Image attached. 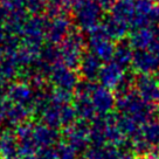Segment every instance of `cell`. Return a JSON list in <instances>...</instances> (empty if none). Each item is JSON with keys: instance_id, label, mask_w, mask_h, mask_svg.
<instances>
[{"instance_id": "obj_33", "label": "cell", "mask_w": 159, "mask_h": 159, "mask_svg": "<svg viewBox=\"0 0 159 159\" xmlns=\"http://www.w3.org/2000/svg\"><path fill=\"white\" fill-rule=\"evenodd\" d=\"M157 112H158V115H159V103H158V105H157Z\"/></svg>"}, {"instance_id": "obj_34", "label": "cell", "mask_w": 159, "mask_h": 159, "mask_svg": "<svg viewBox=\"0 0 159 159\" xmlns=\"http://www.w3.org/2000/svg\"><path fill=\"white\" fill-rule=\"evenodd\" d=\"M7 159H18V157H15V158H7Z\"/></svg>"}, {"instance_id": "obj_1", "label": "cell", "mask_w": 159, "mask_h": 159, "mask_svg": "<svg viewBox=\"0 0 159 159\" xmlns=\"http://www.w3.org/2000/svg\"><path fill=\"white\" fill-rule=\"evenodd\" d=\"M116 109L119 114L131 117L140 126L152 120L154 114L157 112V107L144 102L136 90L116 97Z\"/></svg>"}, {"instance_id": "obj_14", "label": "cell", "mask_w": 159, "mask_h": 159, "mask_svg": "<svg viewBox=\"0 0 159 159\" xmlns=\"http://www.w3.org/2000/svg\"><path fill=\"white\" fill-rule=\"evenodd\" d=\"M156 40H157V33L153 27L149 26V27L132 30L128 41L134 50H143L150 49Z\"/></svg>"}, {"instance_id": "obj_25", "label": "cell", "mask_w": 159, "mask_h": 159, "mask_svg": "<svg viewBox=\"0 0 159 159\" xmlns=\"http://www.w3.org/2000/svg\"><path fill=\"white\" fill-rule=\"evenodd\" d=\"M38 157H39V159H57L56 148L50 146V148L40 149L38 151Z\"/></svg>"}, {"instance_id": "obj_3", "label": "cell", "mask_w": 159, "mask_h": 159, "mask_svg": "<svg viewBox=\"0 0 159 159\" xmlns=\"http://www.w3.org/2000/svg\"><path fill=\"white\" fill-rule=\"evenodd\" d=\"M75 26L81 32L90 33L102 22V8L94 0H81L74 6Z\"/></svg>"}, {"instance_id": "obj_9", "label": "cell", "mask_w": 159, "mask_h": 159, "mask_svg": "<svg viewBox=\"0 0 159 159\" xmlns=\"http://www.w3.org/2000/svg\"><path fill=\"white\" fill-rule=\"evenodd\" d=\"M47 25H48V16L34 15L33 18L27 20L22 30L25 34V42L42 46L43 40H46Z\"/></svg>"}, {"instance_id": "obj_27", "label": "cell", "mask_w": 159, "mask_h": 159, "mask_svg": "<svg viewBox=\"0 0 159 159\" xmlns=\"http://www.w3.org/2000/svg\"><path fill=\"white\" fill-rule=\"evenodd\" d=\"M102 10H111L118 0H94Z\"/></svg>"}, {"instance_id": "obj_10", "label": "cell", "mask_w": 159, "mask_h": 159, "mask_svg": "<svg viewBox=\"0 0 159 159\" xmlns=\"http://www.w3.org/2000/svg\"><path fill=\"white\" fill-rule=\"evenodd\" d=\"M159 68V59L149 49L134 50L131 69L137 75H152Z\"/></svg>"}, {"instance_id": "obj_18", "label": "cell", "mask_w": 159, "mask_h": 159, "mask_svg": "<svg viewBox=\"0 0 159 159\" xmlns=\"http://www.w3.org/2000/svg\"><path fill=\"white\" fill-rule=\"evenodd\" d=\"M73 105L79 119L91 123L97 117V112L95 110L91 97L89 95H74Z\"/></svg>"}, {"instance_id": "obj_29", "label": "cell", "mask_w": 159, "mask_h": 159, "mask_svg": "<svg viewBox=\"0 0 159 159\" xmlns=\"http://www.w3.org/2000/svg\"><path fill=\"white\" fill-rule=\"evenodd\" d=\"M148 159H159V146L158 148H156V149L150 153L149 158Z\"/></svg>"}, {"instance_id": "obj_19", "label": "cell", "mask_w": 159, "mask_h": 159, "mask_svg": "<svg viewBox=\"0 0 159 159\" xmlns=\"http://www.w3.org/2000/svg\"><path fill=\"white\" fill-rule=\"evenodd\" d=\"M63 105H57L52 103L49 99L43 109L40 111V117L42 124L49 126L52 129H62V120H61V111Z\"/></svg>"}, {"instance_id": "obj_36", "label": "cell", "mask_w": 159, "mask_h": 159, "mask_svg": "<svg viewBox=\"0 0 159 159\" xmlns=\"http://www.w3.org/2000/svg\"><path fill=\"white\" fill-rule=\"evenodd\" d=\"M143 159H145V158H143Z\"/></svg>"}, {"instance_id": "obj_11", "label": "cell", "mask_w": 159, "mask_h": 159, "mask_svg": "<svg viewBox=\"0 0 159 159\" xmlns=\"http://www.w3.org/2000/svg\"><path fill=\"white\" fill-rule=\"evenodd\" d=\"M97 116H105L111 114L116 108V96L114 91L104 88L103 85L96 84L90 95Z\"/></svg>"}, {"instance_id": "obj_16", "label": "cell", "mask_w": 159, "mask_h": 159, "mask_svg": "<svg viewBox=\"0 0 159 159\" xmlns=\"http://www.w3.org/2000/svg\"><path fill=\"white\" fill-rule=\"evenodd\" d=\"M101 27L103 28L104 33L109 36L110 39L112 41H117V42L120 40H124V38L129 33L130 30L129 26L120 22L119 20L114 18L111 14L103 18L102 22H101Z\"/></svg>"}, {"instance_id": "obj_28", "label": "cell", "mask_w": 159, "mask_h": 159, "mask_svg": "<svg viewBox=\"0 0 159 159\" xmlns=\"http://www.w3.org/2000/svg\"><path fill=\"white\" fill-rule=\"evenodd\" d=\"M149 50H151L157 57L159 59V38H157V40L153 42V45L151 46V48Z\"/></svg>"}, {"instance_id": "obj_30", "label": "cell", "mask_w": 159, "mask_h": 159, "mask_svg": "<svg viewBox=\"0 0 159 159\" xmlns=\"http://www.w3.org/2000/svg\"><path fill=\"white\" fill-rule=\"evenodd\" d=\"M22 159H39L38 157V153L34 154V156H30V157H26V158H22Z\"/></svg>"}, {"instance_id": "obj_24", "label": "cell", "mask_w": 159, "mask_h": 159, "mask_svg": "<svg viewBox=\"0 0 159 159\" xmlns=\"http://www.w3.org/2000/svg\"><path fill=\"white\" fill-rule=\"evenodd\" d=\"M49 0H25V6L27 11L33 15H41L46 13Z\"/></svg>"}, {"instance_id": "obj_13", "label": "cell", "mask_w": 159, "mask_h": 159, "mask_svg": "<svg viewBox=\"0 0 159 159\" xmlns=\"http://www.w3.org/2000/svg\"><path fill=\"white\" fill-rule=\"evenodd\" d=\"M102 67H103L102 61L89 50V52H85L83 55L77 71L82 80L95 82L96 80H98V75Z\"/></svg>"}, {"instance_id": "obj_4", "label": "cell", "mask_w": 159, "mask_h": 159, "mask_svg": "<svg viewBox=\"0 0 159 159\" xmlns=\"http://www.w3.org/2000/svg\"><path fill=\"white\" fill-rule=\"evenodd\" d=\"M88 34H89L88 47H89L90 52L94 53L102 62L107 63V62L112 61L116 45L114 43V41L105 34L101 25Z\"/></svg>"}, {"instance_id": "obj_22", "label": "cell", "mask_w": 159, "mask_h": 159, "mask_svg": "<svg viewBox=\"0 0 159 159\" xmlns=\"http://www.w3.org/2000/svg\"><path fill=\"white\" fill-rule=\"evenodd\" d=\"M136 137H139L149 145L151 149H156L159 146V122L158 120H150L146 124L142 125L139 132Z\"/></svg>"}, {"instance_id": "obj_31", "label": "cell", "mask_w": 159, "mask_h": 159, "mask_svg": "<svg viewBox=\"0 0 159 159\" xmlns=\"http://www.w3.org/2000/svg\"><path fill=\"white\" fill-rule=\"evenodd\" d=\"M69 1H70V4L73 5V8H74V6L76 5V4L79 2V1H81V0H69Z\"/></svg>"}, {"instance_id": "obj_32", "label": "cell", "mask_w": 159, "mask_h": 159, "mask_svg": "<svg viewBox=\"0 0 159 159\" xmlns=\"http://www.w3.org/2000/svg\"><path fill=\"white\" fill-rule=\"evenodd\" d=\"M156 79L158 80V82H159V68H158V70L156 71Z\"/></svg>"}, {"instance_id": "obj_5", "label": "cell", "mask_w": 159, "mask_h": 159, "mask_svg": "<svg viewBox=\"0 0 159 159\" xmlns=\"http://www.w3.org/2000/svg\"><path fill=\"white\" fill-rule=\"evenodd\" d=\"M48 81L50 82V84L54 85V88L74 93L79 82L81 81V76L77 70L70 69L65 65H57L52 69Z\"/></svg>"}, {"instance_id": "obj_7", "label": "cell", "mask_w": 159, "mask_h": 159, "mask_svg": "<svg viewBox=\"0 0 159 159\" xmlns=\"http://www.w3.org/2000/svg\"><path fill=\"white\" fill-rule=\"evenodd\" d=\"M73 22L67 15H60L56 18H48V25L46 30V41L50 45L59 46L73 30Z\"/></svg>"}, {"instance_id": "obj_17", "label": "cell", "mask_w": 159, "mask_h": 159, "mask_svg": "<svg viewBox=\"0 0 159 159\" xmlns=\"http://www.w3.org/2000/svg\"><path fill=\"white\" fill-rule=\"evenodd\" d=\"M110 14L119 20L120 22L132 28L136 10H134V0H118L114 7L110 10Z\"/></svg>"}, {"instance_id": "obj_15", "label": "cell", "mask_w": 159, "mask_h": 159, "mask_svg": "<svg viewBox=\"0 0 159 159\" xmlns=\"http://www.w3.org/2000/svg\"><path fill=\"white\" fill-rule=\"evenodd\" d=\"M32 137L34 139L36 146L40 149L43 148H50L54 146L57 143V139L60 138L59 130L52 129L45 124L33 125L32 130Z\"/></svg>"}, {"instance_id": "obj_2", "label": "cell", "mask_w": 159, "mask_h": 159, "mask_svg": "<svg viewBox=\"0 0 159 159\" xmlns=\"http://www.w3.org/2000/svg\"><path fill=\"white\" fill-rule=\"evenodd\" d=\"M62 65L70 69L77 70L85 50V41L81 30L75 26L59 46Z\"/></svg>"}, {"instance_id": "obj_20", "label": "cell", "mask_w": 159, "mask_h": 159, "mask_svg": "<svg viewBox=\"0 0 159 159\" xmlns=\"http://www.w3.org/2000/svg\"><path fill=\"white\" fill-rule=\"evenodd\" d=\"M119 148L114 145H91L85 150L84 159H118Z\"/></svg>"}, {"instance_id": "obj_26", "label": "cell", "mask_w": 159, "mask_h": 159, "mask_svg": "<svg viewBox=\"0 0 159 159\" xmlns=\"http://www.w3.org/2000/svg\"><path fill=\"white\" fill-rule=\"evenodd\" d=\"M150 26L153 27L154 25H159V4H156L149 15Z\"/></svg>"}, {"instance_id": "obj_21", "label": "cell", "mask_w": 159, "mask_h": 159, "mask_svg": "<svg viewBox=\"0 0 159 159\" xmlns=\"http://www.w3.org/2000/svg\"><path fill=\"white\" fill-rule=\"evenodd\" d=\"M134 49L131 47L129 41L126 40H120L117 42L115 47L114 59L112 61L116 62L118 66H120L123 69H126L129 66H131L132 57H134Z\"/></svg>"}, {"instance_id": "obj_23", "label": "cell", "mask_w": 159, "mask_h": 159, "mask_svg": "<svg viewBox=\"0 0 159 159\" xmlns=\"http://www.w3.org/2000/svg\"><path fill=\"white\" fill-rule=\"evenodd\" d=\"M56 152H57V159H80L79 158V151L71 146L67 142H61L57 143Z\"/></svg>"}, {"instance_id": "obj_8", "label": "cell", "mask_w": 159, "mask_h": 159, "mask_svg": "<svg viewBox=\"0 0 159 159\" xmlns=\"http://www.w3.org/2000/svg\"><path fill=\"white\" fill-rule=\"evenodd\" d=\"M134 90L146 103L152 105L159 103V82L153 75L136 74Z\"/></svg>"}, {"instance_id": "obj_6", "label": "cell", "mask_w": 159, "mask_h": 159, "mask_svg": "<svg viewBox=\"0 0 159 159\" xmlns=\"http://www.w3.org/2000/svg\"><path fill=\"white\" fill-rule=\"evenodd\" d=\"M66 142L74 146L77 151L87 150L90 144V124L82 119H77L73 125L65 129Z\"/></svg>"}, {"instance_id": "obj_12", "label": "cell", "mask_w": 159, "mask_h": 159, "mask_svg": "<svg viewBox=\"0 0 159 159\" xmlns=\"http://www.w3.org/2000/svg\"><path fill=\"white\" fill-rule=\"evenodd\" d=\"M126 70L123 69L120 66H118L114 61H110L103 65L102 69L99 71L98 75V82L101 85H103L104 88L109 90L115 91L119 84V82L122 81Z\"/></svg>"}, {"instance_id": "obj_35", "label": "cell", "mask_w": 159, "mask_h": 159, "mask_svg": "<svg viewBox=\"0 0 159 159\" xmlns=\"http://www.w3.org/2000/svg\"><path fill=\"white\" fill-rule=\"evenodd\" d=\"M157 4H159V0H157Z\"/></svg>"}]
</instances>
